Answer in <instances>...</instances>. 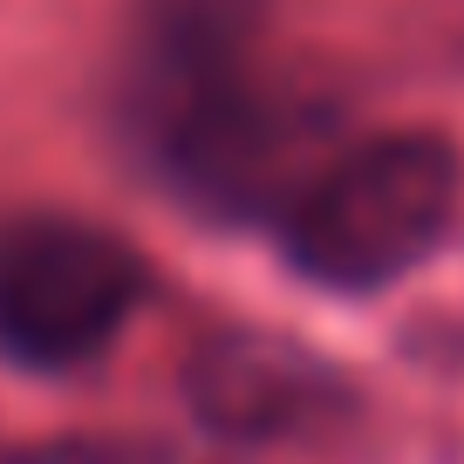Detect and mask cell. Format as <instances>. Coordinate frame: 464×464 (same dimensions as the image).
I'll list each match as a JSON object with an SVG mask.
<instances>
[{"mask_svg": "<svg viewBox=\"0 0 464 464\" xmlns=\"http://www.w3.org/2000/svg\"><path fill=\"white\" fill-rule=\"evenodd\" d=\"M0 464H130V458H123V450H110V444H89V437H55V444L7 450Z\"/></svg>", "mask_w": 464, "mask_h": 464, "instance_id": "obj_5", "label": "cell"}, {"mask_svg": "<svg viewBox=\"0 0 464 464\" xmlns=\"http://www.w3.org/2000/svg\"><path fill=\"white\" fill-rule=\"evenodd\" d=\"M464 164L437 130H382L328 150L280 212V246L328 294H376L417 274L458 218Z\"/></svg>", "mask_w": 464, "mask_h": 464, "instance_id": "obj_1", "label": "cell"}, {"mask_svg": "<svg viewBox=\"0 0 464 464\" xmlns=\"http://www.w3.org/2000/svg\"><path fill=\"white\" fill-rule=\"evenodd\" d=\"M185 396L218 437H294L342 403V382L287 334L226 328L191 355Z\"/></svg>", "mask_w": 464, "mask_h": 464, "instance_id": "obj_4", "label": "cell"}, {"mask_svg": "<svg viewBox=\"0 0 464 464\" xmlns=\"http://www.w3.org/2000/svg\"><path fill=\"white\" fill-rule=\"evenodd\" d=\"M266 0H137L130 55H123V110L137 137L164 144L178 123L246 89L253 34Z\"/></svg>", "mask_w": 464, "mask_h": 464, "instance_id": "obj_3", "label": "cell"}, {"mask_svg": "<svg viewBox=\"0 0 464 464\" xmlns=\"http://www.w3.org/2000/svg\"><path fill=\"white\" fill-rule=\"evenodd\" d=\"M144 301V260L116 232L34 212L0 226V355L69 376L110 355Z\"/></svg>", "mask_w": 464, "mask_h": 464, "instance_id": "obj_2", "label": "cell"}]
</instances>
